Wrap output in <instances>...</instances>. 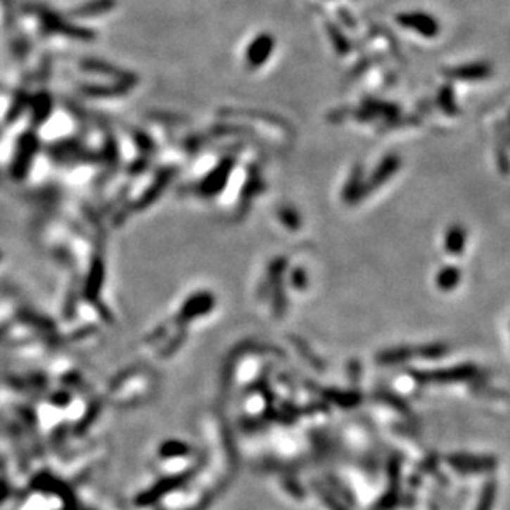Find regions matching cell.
Wrapping results in <instances>:
<instances>
[{
  "label": "cell",
  "instance_id": "obj_4",
  "mask_svg": "<svg viewBox=\"0 0 510 510\" xmlns=\"http://www.w3.org/2000/svg\"><path fill=\"white\" fill-rule=\"evenodd\" d=\"M274 49V39L270 35H260L252 42L250 49L247 50V60L250 65H260L269 58L270 51Z\"/></svg>",
  "mask_w": 510,
  "mask_h": 510
},
{
  "label": "cell",
  "instance_id": "obj_8",
  "mask_svg": "<svg viewBox=\"0 0 510 510\" xmlns=\"http://www.w3.org/2000/svg\"><path fill=\"white\" fill-rule=\"evenodd\" d=\"M495 500V484L494 482H489L484 489H482L479 504H477L476 510H492Z\"/></svg>",
  "mask_w": 510,
  "mask_h": 510
},
{
  "label": "cell",
  "instance_id": "obj_10",
  "mask_svg": "<svg viewBox=\"0 0 510 510\" xmlns=\"http://www.w3.org/2000/svg\"><path fill=\"white\" fill-rule=\"evenodd\" d=\"M411 355H413V350H404V348H400V350H395V352H388L381 357V363H401V362H406Z\"/></svg>",
  "mask_w": 510,
  "mask_h": 510
},
{
  "label": "cell",
  "instance_id": "obj_7",
  "mask_svg": "<svg viewBox=\"0 0 510 510\" xmlns=\"http://www.w3.org/2000/svg\"><path fill=\"white\" fill-rule=\"evenodd\" d=\"M459 280H461V272L456 269V267H444V269L438 274V277H436L438 287L441 290L456 288L457 283H459Z\"/></svg>",
  "mask_w": 510,
  "mask_h": 510
},
{
  "label": "cell",
  "instance_id": "obj_1",
  "mask_svg": "<svg viewBox=\"0 0 510 510\" xmlns=\"http://www.w3.org/2000/svg\"><path fill=\"white\" fill-rule=\"evenodd\" d=\"M397 23L411 29L424 37H436L439 34V23L434 17L424 12H406L396 17Z\"/></svg>",
  "mask_w": 510,
  "mask_h": 510
},
{
  "label": "cell",
  "instance_id": "obj_5",
  "mask_svg": "<svg viewBox=\"0 0 510 510\" xmlns=\"http://www.w3.org/2000/svg\"><path fill=\"white\" fill-rule=\"evenodd\" d=\"M444 75L457 79H480L489 77L490 68L489 65L485 63H471V65H464V67L447 70V72H444Z\"/></svg>",
  "mask_w": 510,
  "mask_h": 510
},
{
  "label": "cell",
  "instance_id": "obj_9",
  "mask_svg": "<svg viewBox=\"0 0 510 510\" xmlns=\"http://www.w3.org/2000/svg\"><path fill=\"white\" fill-rule=\"evenodd\" d=\"M115 6V0H96V2H91L90 6L79 8V13H85V15H91V13H101L108 12L111 7Z\"/></svg>",
  "mask_w": 510,
  "mask_h": 510
},
{
  "label": "cell",
  "instance_id": "obj_3",
  "mask_svg": "<svg viewBox=\"0 0 510 510\" xmlns=\"http://www.w3.org/2000/svg\"><path fill=\"white\" fill-rule=\"evenodd\" d=\"M477 374V369L474 366H456L447 369H439V371H428V373H414V376L421 381H461V380H471Z\"/></svg>",
  "mask_w": 510,
  "mask_h": 510
},
{
  "label": "cell",
  "instance_id": "obj_2",
  "mask_svg": "<svg viewBox=\"0 0 510 510\" xmlns=\"http://www.w3.org/2000/svg\"><path fill=\"white\" fill-rule=\"evenodd\" d=\"M449 464L456 471L464 472V474H476V472L492 471L495 459L487 456H466V454H461V456H452L449 459Z\"/></svg>",
  "mask_w": 510,
  "mask_h": 510
},
{
  "label": "cell",
  "instance_id": "obj_11",
  "mask_svg": "<svg viewBox=\"0 0 510 510\" xmlns=\"http://www.w3.org/2000/svg\"><path fill=\"white\" fill-rule=\"evenodd\" d=\"M329 32H330L331 39H333V44H336V46H338V50H340V51H343V50H348V49H350L348 40H345V39H343V35L340 34L338 29H333V27H330V30H329Z\"/></svg>",
  "mask_w": 510,
  "mask_h": 510
},
{
  "label": "cell",
  "instance_id": "obj_6",
  "mask_svg": "<svg viewBox=\"0 0 510 510\" xmlns=\"http://www.w3.org/2000/svg\"><path fill=\"white\" fill-rule=\"evenodd\" d=\"M466 246V232L464 229L459 226H454L449 229V232L446 234V250L449 254H461L464 250Z\"/></svg>",
  "mask_w": 510,
  "mask_h": 510
}]
</instances>
